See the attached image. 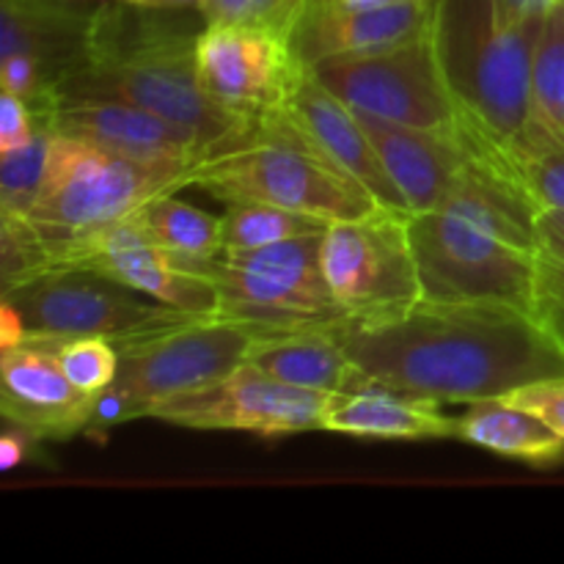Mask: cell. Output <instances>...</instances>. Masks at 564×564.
Masks as SVG:
<instances>
[{
  "label": "cell",
  "instance_id": "1",
  "mask_svg": "<svg viewBox=\"0 0 564 564\" xmlns=\"http://www.w3.org/2000/svg\"><path fill=\"white\" fill-rule=\"evenodd\" d=\"M336 334L372 386L441 405L499 400L564 375V352L538 314L499 303L422 297L394 317L345 319Z\"/></svg>",
  "mask_w": 564,
  "mask_h": 564
},
{
  "label": "cell",
  "instance_id": "2",
  "mask_svg": "<svg viewBox=\"0 0 564 564\" xmlns=\"http://www.w3.org/2000/svg\"><path fill=\"white\" fill-rule=\"evenodd\" d=\"M169 9L132 0L94 6L80 66L53 88L116 94L196 132L209 154L224 152L251 138L259 121L231 113L204 91L198 36L207 22L198 28Z\"/></svg>",
  "mask_w": 564,
  "mask_h": 564
},
{
  "label": "cell",
  "instance_id": "3",
  "mask_svg": "<svg viewBox=\"0 0 564 564\" xmlns=\"http://www.w3.org/2000/svg\"><path fill=\"white\" fill-rule=\"evenodd\" d=\"M191 174L53 135L36 204L25 218L0 220V284L55 268L88 237L130 218L152 198L187 187Z\"/></svg>",
  "mask_w": 564,
  "mask_h": 564
},
{
  "label": "cell",
  "instance_id": "4",
  "mask_svg": "<svg viewBox=\"0 0 564 564\" xmlns=\"http://www.w3.org/2000/svg\"><path fill=\"white\" fill-rule=\"evenodd\" d=\"M358 113V110H356ZM413 213L460 215L523 248L534 246L538 207L505 149L468 119L452 130H416L358 113Z\"/></svg>",
  "mask_w": 564,
  "mask_h": 564
},
{
  "label": "cell",
  "instance_id": "5",
  "mask_svg": "<svg viewBox=\"0 0 564 564\" xmlns=\"http://www.w3.org/2000/svg\"><path fill=\"white\" fill-rule=\"evenodd\" d=\"M543 20L501 25L494 0H438L435 9L433 42L452 97L507 158L534 127L532 61Z\"/></svg>",
  "mask_w": 564,
  "mask_h": 564
},
{
  "label": "cell",
  "instance_id": "6",
  "mask_svg": "<svg viewBox=\"0 0 564 564\" xmlns=\"http://www.w3.org/2000/svg\"><path fill=\"white\" fill-rule=\"evenodd\" d=\"M187 187H198L224 204L268 202L317 215L328 224L367 218L386 209L372 193L314 149L281 110L264 116L251 138L209 154L193 171Z\"/></svg>",
  "mask_w": 564,
  "mask_h": 564
},
{
  "label": "cell",
  "instance_id": "7",
  "mask_svg": "<svg viewBox=\"0 0 564 564\" xmlns=\"http://www.w3.org/2000/svg\"><path fill=\"white\" fill-rule=\"evenodd\" d=\"M323 235L176 262L213 281L218 290V317L231 323L248 325L259 334L336 328L350 314L336 303L325 281Z\"/></svg>",
  "mask_w": 564,
  "mask_h": 564
},
{
  "label": "cell",
  "instance_id": "8",
  "mask_svg": "<svg viewBox=\"0 0 564 564\" xmlns=\"http://www.w3.org/2000/svg\"><path fill=\"white\" fill-rule=\"evenodd\" d=\"M0 303L20 319V341L97 336L119 350L204 317L169 306L102 273L72 268L44 270L6 284Z\"/></svg>",
  "mask_w": 564,
  "mask_h": 564
},
{
  "label": "cell",
  "instance_id": "9",
  "mask_svg": "<svg viewBox=\"0 0 564 564\" xmlns=\"http://www.w3.org/2000/svg\"><path fill=\"white\" fill-rule=\"evenodd\" d=\"M259 330L209 314L119 350V375L97 400L88 435L152 419L163 402L215 383L248 361Z\"/></svg>",
  "mask_w": 564,
  "mask_h": 564
},
{
  "label": "cell",
  "instance_id": "10",
  "mask_svg": "<svg viewBox=\"0 0 564 564\" xmlns=\"http://www.w3.org/2000/svg\"><path fill=\"white\" fill-rule=\"evenodd\" d=\"M408 231L424 301L499 303L534 314L538 251L441 209L411 213Z\"/></svg>",
  "mask_w": 564,
  "mask_h": 564
},
{
  "label": "cell",
  "instance_id": "11",
  "mask_svg": "<svg viewBox=\"0 0 564 564\" xmlns=\"http://www.w3.org/2000/svg\"><path fill=\"white\" fill-rule=\"evenodd\" d=\"M308 72L352 110L391 124L452 130L463 116L441 69L433 31L394 47L317 61Z\"/></svg>",
  "mask_w": 564,
  "mask_h": 564
},
{
  "label": "cell",
  "instance_id": "12",
  "mask_svg": "<svg viewBox=\"0 0 564 564\" xmlns=\"http://www.w3.org/2000/svg\"><path fill=\"white\" fill-rule=\"evenodd\" d=\"M411 215L378 209L367 218L336 220L323 235V270L336 303L352 319L394 317L422 301Z\"/></svg>",
  "mask_w": 564,
  "mask_h": 564
},
{
  "label": "cell",
  "instance_id": "13",
  "mask_svg": "<svg viewBox=\"0 0 564 564\" xmlns=\"http://www.w3.org/2000/svg\"><path fill=\"white\" fill-rule=\"evenodd\" d=\"M31 108L39 127L53 135L94 143L141 163L196 171L209 158V147L196 132L116 94L50 88Z\"/></svg>",
  "mask_w": 564,
  "mask_h": 564
},
{
  "label": "cell",
  "instance_id": "14",
  "mask_svg": "<svg viewBox=\"0 0 564 564\" xmlns=\"http://www.w3.org/2000/svg\"><path fill=\"white\" fill-rule=\"evenodd\" d=\"M330 400L334 394L284 383L246 361L215 383L163 402L152 419L185 430H237L273 438L323 430Z\"/></svg>",
  "mask_w": 564,
  "mask_h": 564
},
{
  "label": "cell",
  "instance_id": "15",
  "mask_svg": "<svg viewBox=\"0 0 564 564\" xmlns=\"http://www.w3.org/2000/svg\"><path fill=\"white\" fill-rule=\"evenodd\" d=\"M306 72L290 36L264 25H204L198 77L231 113L262 121L279 113Z\"/></svg>",
  "mask_w": 564,
  "mask_h": 564
},
{
  "label": "cell",
  "instance_id": "16",
  "mask_svg": "<svg viewBox=\"0 0 564 564\" xmlns=\"http://www.w3.org/2000/svg\"><path fill=\"white\" fill-rule=\"evenodd\" d=\"M94 270L121 281L149 297L169 303L191 314H218V290L204 275L182 268L169 251L158 246L138 220L124 218L110 229L88 237L83 246L66 253L50 270Z\"/></svg>",
  "mask_w": 564,
  "mask_h": 564
},
{
  "label": "cell",
  "instance_id": "17",
  "mask_svg": "<svg viewBox=\"0 0 564 564\" xmlns=\"http://www.w3.org/2000/svg\"><path fill=\"white\" fill-rule=\"evenodd\" d=\"M0 411L36 441H66L88 435L97 397L69 383L50 347L20 341L0 347Z\"/></svg>",
  "mask_w": 564,
  "mask_h": 564
},
{
  "label": "cell",
  "instance_id": "18",
  "mask_svg": "<svg viewBox=\"0 0 564 564\" xmlns=\"http://www.w3.org/2000/svg\"><path fill=\"white\" fill-rule=\"evenodd\" d=\"M281 113L306 135L314 149L325 154L336 169L345 171L347 176L358 182L364 191L375 196V202L394 213L411 215L405 193L394 182V176L386 169L372 135L367 132L364 121L358 119L356 110L341 102L334 91L323 86L317 77L308 72L292 88L290 99L284 102Z\"/></svg>",
  "mask_w": 564,
  "mask_h": 564
},
{
  "label": "cell",
  "instance_id": "19",
  "mask_svg": "<svg viewBox=\"0 0 564 564\" xmlns=\"http://www.w3.org/2000/svg\"><path fill=\"white\" fill-rule=\"evenodd\" d=\"M438 0H397L378 6H341L317 0L292 33L297 58L312 66L339 55L394 47L433 31Z\"/></svg>",
  "mask_w": 564,
  "mask_h": 564
},
{
  "label": "cell",
  "instance_id": "20",
  "mask_svg": "<svg viewBox=\"0 0 564 564\" xmlns=\"http://www.w3.org/2000/svg\"><path fill=\"white\" fill-rule=\"evenodd\" d=\"M91 14L75 0H0V58L31 55L53 88L80 66Z\"/></svg>",
  "mask_w": 564,
  "mask_h": 564
},
{
  "label": "cell",
  "instance_id": "21",
  "mask_svg": "<svg viewBox=\"0 0 564 564\" xmlns=\"http://www.w3.org/2000/svg\"><path fill=\"white\" fill-rule=\"evenodd\" d=\"M248 361L262 372L325 394L372 389V380L352 364L336 328H301L259 334Z\"/></svg>",
  "mask_w": 564,
  "mask_h": 564
},
{
  "label": "cell",
  "instance_id": "22",
  "mask_svg": "<svg viewBox=\"0 0 564 564\" xmlns=\"http://www.w3.org/2000/svg\"><path fill=\"white\" fill-rule=\"evenodd\" d=\"M323 433L389 441L457 438V419L441 413V402L397 394L389 389H364L334 394L323 419Z\"/></svg>",
  "mask_w": 564,
  "mask_h": 564
},
{
  "label": "cell",
  "instance_id": "23",
  "mask_svg": "<svg viewBox=\"0 0 564 564\" xmlns=\"http://www.w3.org/2000/svg\"><path fill=\"white\" fill-rule=\"evenodd\" d=\"M457 438L529 466L545 468L564 460L562 435L551 430L538 413L505 397L468 405V411L457 416Z\"/></svg>",
  "mask_w": 564,
  "mask_h": 564
},
{
  "label": "cell",
  "instance_id": "24",
  "mask_svg": "<svg viewBox=\"0 0 564 564\" xmlns=\"http://www.w3.org/2000/svg\"><path fill=\"white\" fill-rule=\"evenodd\" d=\"M143 231L174 259H209L224 251V218L163 193L132 213Z\"/></svg>",
  "mask_w": 564,
  "mask_h": 564
},
{
  "label": "cell",
  "instance_id": "25",
  "mask_svg": "<svg viewBox=\"0 0 564 564\" xmlns=\"http://www.w3.org/2000/svg\"><path fill=\"white\" fill-rule=\"evenodd\" d=\"M224 218V251H251L273 242L323 235L328 220L268 202H229Z\"/></svg>",
  "mask_w": 564,
  "mask_h": 564
},
{
  "label": "cell",
  "instance_id": "26",
  "mask_svg": "<svg viewBox=\"0 0 564 564\" xmlns=\"http://www.w3.org/2000/svg\"><path fill=\"white\" fill-rule=\"evenodd\" d=\"M534 121L564 141V0L545 14L532 61Z\"/></svg>",
  "mask_w": 564,
  "mask_h": 564
},
{
  "label": "cell",
  "instance_id": "27",
  "mask_svg": "<svg viewBox=\"0 0 564 564\" xmlns=\"http://www.w3.org/2000/svg\"><path fill=\"white\" fill-rule=\"evenodd\" d=\"M518 180L527 187L538 213H564V141L534 121L518 152L510 154Z\"/></svg>",
  "mask_w": 564,
  "mask_h": 564
},
{
  "label": "cell",
  "instance_id": "28",
  "mask_svg": "<svg viewBox=\"0 0 564 564\" xmlns=\"http://www.w3.org/2000/svg\"><path fill=\"white\" fill-rule=\"evenodd\" d=\"M53 132L39 127L28 147L0 154V220H20L31 213L42 191Z\"/></svg>",
  "mask_w": 564,
  "mask_h": 564
},
{
  "label": "cell",
  "instance_id": "29",
  "mask_svg": "<svg viewBox=\"0 0 564 564\" xmlns=\"http://www.w3.org/2000/svg\"><path fill=\"white\" fill-rule=\"evenodd\" d=\"M33 345H44L55 352L61 369L69 378L75 389L86 391L91 397H102L110 389V383L119 375V347L110 345L108 339H97V336H72V339H47L33 341Z\"/></svg>",
  "mask_w": 564,
  "mask_h": 564
},
{
  "label": "cell",
  "instance_id": "30",
  "mask_svg": "<svg viewBox=\"0 0 564 564\" xmlns=\"http://www.w3.org/2000/svg\"><path fill=\"white\" fill-rule=\"evenodd\" d=\"M207 25H264L292 39L290 0H198Z\"/></svg>",
  "mask_w": 564,
  "mask_h": 564
},
{
  "label": "cell",
  "instance_id": "31",
  "mask_svg": "<svg viewBox=\"0 0 564 564\" xmlns=\"http://www.w3.org/2000/svg\"><path fill=\"white\" fill-rule=\"evenodd\" d=\"M505 400L538 413L551 430H556L564 438V375L562 378H545L521 386L512 394H507Z\"/></svg>",
  "mask_w": 564,
  "mask_h": 564
},
{
  "label": "cell",
  "instance_id": "32",
  "mask_svg": "<svg viewBox=\"0 0 564 564\" xmlns=\"http://www.w3.org/2000/svg\"><path fill=\"white\" fill-rule=\"evenodd\" d=\"M36 132L39 121L31 105L17 94L0 91V154L28 147Z\"/></svg>",
  "mask_w": 564,
  "mask_h": 564
},
{
  "label": "cell",
  "instance_id": "33",
  "mask_svg": "<svg viewBox=\"0 0 564 564\" xmlns=\"http://www.w3.org/2000/svg\"><path fill=\"white\" fill-rule=\"evenodd\" d=\"M0 91L17 94L28 105H33L47 91L42 66L31 55H9V58H0Z\"/></svg>",
  "mask_w": 564,
  "mask_h": 564
},
{
  "label": "cell",
  "instance_id": "34",
  "mask_svg": "<svg viewBox=\"0 0 564 564\" xmlns=\"http://www.w3.org/2000/svg\"><path fill=\"white\" fill-rule=\"evenodd\" d=\"M534 314L564 352V281L538 262V306Z\"/></svg>",
  "mask_w": 564,
  "mask_h": 564
},
{
  "label": "cell",
  "instance_id": "35",
  "mask_svg": "<svg viewBox=\"0 0 564 564\" xmlns=\"http://www.w3.org/2000/svg\"><path fill=\"white\" fill-rule=\"evenodd\" d=\"M534 246H538V262L564 281V213H554V209L538 213Z\"/></svg>",
  "mask_w": 564,
  "mask_h": 564
},
{
  "label": "cell",
  "instance_id": "36",
  "mask_svg": "<svg viewBox=\"0 0 564 564\" xmlns=\"http://www.w3.org/2000/svg\"><path fill=\"white\" fill-rule=\"evenodd\" d=\"M560 0H494L496 17L501 25H523V22L543 20Z\"/></svg>",
  "mask_w": 564,
  "mask_h": 564
},
{
  "label": "cell",
  "instance_id": "37",
  "mask_svg": "<svg viewBox=\"0 0 564 564\" xmlns=\"http://www.w3.org/2000/svg\"><path fill=\"white\" fill-rule=\"evenodd\" d=\"M31 441H36L33 435H28L25 430L14 427V424H6V433L0 435V466L6 471L22 466L28 460V452H31Z\"/></svg>",
  "mask_w": 564,
  "mask_h": 564
},
{
  "label": "cell",
  "instance_id": "38",
  "mask_svg": "<svg viewBox=\"0 0 564 564\" xmlns=\"http://www.w3.org/2000/svg\"><path fill=\"white\" fill-rule=\"evenodd\" d=\"M317 3V0H290V22H292V33H295L297 22L308 14V9Z\"/></svg>",
  "mask_w": 564,
  "mask_h": 564
},
{
  "label": "cell",
  "instance_id": "39",
  "mask_svg": "<svg viewBox=\"0 0 564 564\" xmlns=\"http://www.w3.org/2000/svg\"><path fill=\"white\" fill-rule=\"evenodd\" d=\"M132 3H147V6H198V0H132Z\"/></svg>",
  "mask_w": 564,
  "mask_h": 564
},
{
  "label": "cell",
  "instance_id": "40",
  "mask_svg": "<svg viewBox=\"0 0 564 564\" xmlns=\"http://www.w3.org/2000/svg\"><path fill=\"white\" fill-rule=\"evenodd\" d=\"M341 6H378V3H397V0H334Z\"/></svg>",
  "mask_w": 564,
  "mask_h": 564
}]
</instances>
